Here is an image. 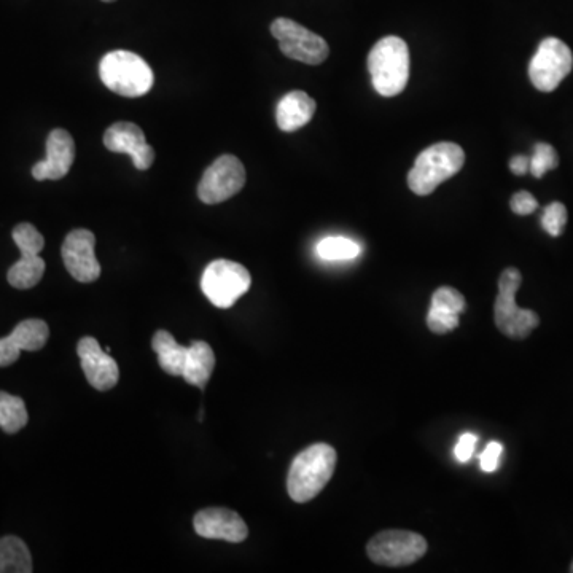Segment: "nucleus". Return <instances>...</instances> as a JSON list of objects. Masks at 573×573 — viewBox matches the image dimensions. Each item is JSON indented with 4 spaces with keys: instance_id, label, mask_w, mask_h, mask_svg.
<instances>
[{
    "instance_id": "1",
    "label": "nucleus",
    "mask_w": 573,
    "mask_h": 573,
    "mask_svg": "<svg viewBox=\"0 0 573 573\" xmlns=\"http://www.w3.org/2000/svg\"><path fill=\"white\" fill-rule=\"evenodd\" d=\"M336 451L327 443H316L303 449L290 465L287 491L290 499L306 503L324 491L336 467Z\"/></svg>"
},
{
    "instance_id": "2",
    "label": "nucleus",
    "mask_w": 573,
    "mask_h": 573,
    "mask_svg": "<svg viewBox=\"0 0 573 573\" xmlns=\"http://www.w3.org/2000/svg\"><path fill=\"white\" fill-rule=\"evenodd\" d=\"M410 48L400 37L379 40L368 55V71L373 86L384 98H394L405 90L410 80Z\"/></svg>"
},
{
    "instance_id": "3",
    "label": "nucleus",
    "mask_w": 573,
    "mask_h": 573,
    "mask_svg": "<svg viewBox=\"0 0 573 573\" xmlns=\"http://www.w3.org/2000/svg\"><path fill=\"white\" fill-rule=\"evenodd\" d=\"M465 152L454 142H440L419 153L408 174L411 191L427 196L464 168Z\"/></svg>"
},
{
    "instance_id": "4",
    "label": "nucleus",
    "mask_w": 573,
    "mask_h": 573,
    "mask_svg": "<svg viewBox=\"0 0 573 573\" xmlns=\"http://www.w3.org/2000/svg\"><path fill=\"white\" fill-rule=\"evenodd\" d=\"M99 75L110 91L125 98H141L155 83L152 67L133 51H110L99 64Z\"/></svg>"
},
{
    "instance_id": "5",
    "label": "nucleus",
    "mask_w": 573,
    "mask_h": 573,
    "mask_svg": "<svg viewBox=\"0 0 573 573\" xmlns=\"http://www.w3.org/2000/svg\"><path fill=\"white\" fill-rule=\"evenodd\" d=\"M523 282L519 269L507 268L499 279V295L494 305V320L503 335L524 340L540 324L537 314L531 309L516 305V293Z\"/></svg>"
},
{
    "instance_id": "6",
    "label": "nucleus",
    "mask_w": 573,
    "mask_h": 573,
    "mask_svg": "<svg viewBox=\"0 0 573 573\" xmlns=\"http://www.w3.org/2000/svg\"><path fill=\"white\" fill-rule=\"evenodd\" d=\"M252 277L246 266L231 260H215L204 269L201 290L212 305L228 309L249 292Z\"/></svg>"
},
{
    "instance_id": "7",
    "label": "nucleus",
    "mask_w": 573,
    "mask_h": 573,
    "mask_svg": "<svg viewBox=\"0 0 573 573\" xmlns=\"http://www.w3.org/2000/svg\"><path fill=\"white\" fill-rule=\"evenodd\" d=\"M13 241L20 249L21 258L8 269V284L15 289L28 290L36 287L45 274V262L40 252L45 246V239L31 223L16 225L12 233Z\"/></svg>"
},
{
    "instance_id": "8",
    "label": "nucleus",
    "mask_w": 573,
    "mask_h": 573,
    "mask_svg": "<svg viewBox=\"0 0 573 573\" xmlns=\"http://www.w3.org/2000/svg\"><path fill=\"white\" fill-rule=\"evenodd\" d=\"M367 553L379 566H411L427 553V542L416 532L382 531L368 542Z\"/></svg>"
},
{
    "instance_id": "9",
    "label": "nucleus",
    "mask_w": 573,
    "mask_h": 573,
    "mask_svg": "<svg viewBox=\"0 0 573 573\" xmlns=\"http://www.w3.org/2000/svg\"><path fill=\"white\" fill-rule=\"evenodd\" d=\"M271 34L287 58L317 66L330 55L328 43L322 37L289 18H277L271 24Z\"/></svg>"
},
{
    "instance_id": "10",
    "label": "nucleus",
    "mask_w": 573,
    "mask_h": 573,
    "mask_svg": "<svg viewBox=\"0 0 573 573\" xmlns=\"http://www.w3.org/2000/svg\"><path fill=\"white\" fill-rule=\"evenodd\" d=\"M573 55L570 48L556 37H548L538 47L529 64V77L538 91L551 93L572 72Z\"/></svg>"
},
{
    "instance_id": "11",
    "label": "nucleus",
    "mask_w": 573,
    "mask_h": 573,
    "mask_svg": "<svg viewBox=\"0 0 573 573\" xmlns=\"http://www.w3.org/2000/svg\"><path fill=\"white\" fill-rule=\"evenodd\" d=\"M244 185V164L234 155H222L204 172L198 185V198L204 204H220L238 195Z\"/></svg>"
},
{
    "instance_id": "12",
    "label": "nucleus",
    "mask_w": 573,
    "mask_h": 573,
    "mask_svg": "<svg viewBox=\"0 0 573 573\" xmlns=\"http://www.w3.org/2000/svg\"><path fill=\"white\" fill-rule=\"evenodd\" d=\"M94 246H96V236L90 230L78 228L67 234L61 247L67 271L75 281L82 284H91L98 281L101 276V265L94 254Z\"/></svg>"
},
{
    "instance_id": "13",
    "label": "nucleus",
    "mask_w": 573,
    "mask_h": 573,
    "mask_svg": "<svg viewBox=\"0 0 573 573\" xmlns=\"http://www.w3.org/2000/svg\"><path fill=\"white\" fill-rule=\"evenodd\" d=\"M106 149L131 156L134 168L147 171L155 163V150L145 139L144 131L129 121H118L104 134Z\"/></svg>"
},
{
    "instance_id": "14",
    "label": "nucleus",
    "mask_w": 573,
    "mask_h": 573,
    "mask_svg": "<svg viewBox=\"0 0 573 573\" xmlns=\"http://www.w3.org/2000/svg\"><path fill=\"white\" fill-rule=\"evenodd\" d=\"M77 354L82 362L86 381L99 392L114 389L120 379L117 362L109 352L102 351L101 344L93 336H85L78 341Z\"/></svg>"
},
{
    "instance_id": "15",
    "label": "nucleus",
    "mask_w": 573,
    "mask_h": 573,
    "mask_svg": "<svg viewBox=\"0 0 573 573\" xmlns=\"http://www.w3.org/2000/svg\"><path fill=\"white\" fill-rule=\"evenodd\" d=\"M199 537L241 543L249 535V527L236 511L228 508H206L196 513L193 519Z\"/></svg>"
},
{
    "instance_id": "16",
    "label": "nucleus",
    "mask_w": 573,
    "mask_h": 573,
    "mask_svg": "<svg viewBox=\"0 0 573 573\" xmlns=\"http://www.w3.org/2000/svg\"><path fill=\"white\" fill-rule=\"evenodd\" d=\"M75 161V142L66 129H53L47 139V158L32 168V177L59 180L66 177Z\"/></svg>"
},
{
    "instance_id": "17",
    "label": "nucleus",
    "mask_w": 573,
    "mask_h": 573,
    "mask_svg": "<svg viewBox=\"0 0 573 573\" xmlns=\"http://www.w3.org/2000/svg\"><path fill=\"white\" fill-rule=\"evenodd\" d=\"M50 328L40 319L23 320L10 335L0 340V367H10L21 351H40L47 344Z\"/></svg>"
},
{
    "instance_id": "18",
    "label": "nucleus",
    "mask_w": 573,
    "mask_h": 573,
    "mask_svg": "<svg viewBox=\"0 0 573 573\" xmlns=\"http://www.w3.org/2000/svg\"><path fill=\"white\" fill-rule=\"evenodd\" d=\"M317 104L305 91H290L276 109L277 126L284 133H293L308 125L316 114Z\"/></svg>"
},
{
    "instance_id": "19",
    "label": "nucleus",
    "mask_w": 573,
    "mask_h": 573,
    "mask_svg": "<svg viewBox=\"0 0 573 573\" xmlns=\"http://www.w3.org/2000/svg\"><path fill=\"white\" fill-rule=\"evenodd\" d=\"M215 368V354L206 341H193L188 347L187 362H185L182 378L191 386L204 389L211 379Z\"/></svg>"
},
{
    "instance_id": "20",
    "label": "nucleus",
    "mask_w": 573,
    "mask_h": 573,
    "mask_svg": "<svg viewBox=\"0 0 573 573\" xmlns=\"http://www.w3.org/2000/svg\"><path fill=\"white\" fill-rule=\"evenodd\" d=\"M152 347L158 355L161 370L166 371L171 376L184 375L188 347L177 343L176 338L168 330H158L153 335Z\"/></svg>"
},
{
    "instance_id": "21",
    "label": "nucleus",
    "mask_w": 573,
    "mask_h": 573,
    "mask_svg": "<svg viewBox=\"0 0 573 573\" xmlns=\"http://www.w3.org/2000/svg\"><path fill=\"white\" fill-rule=\"evenodd\" d=\"M32 558L21 538H0V573H31Z\"/></svg>"
},
{
    "instance_id": "22",
    "label": "nucleus",
    "mask_w": 573,
    "mask_h": 573,
    "mask_svg": "<svg viewBox=\"0 0 573 573\" xmlns=\"http://www.w3.org/2000/svg\"><path fill=\"white\" fill-rule=\"evenodd\" d=\"M28 421V410L23 398L0 390V429L13 435L24 429Z\"/></svg>"
},
{
    "instance_id": "23",
    "label": "nucleus",
    "mask_w": 573,
    "mask_h": 573,
    "mask_svg": "<svg viewBox=\"0 0 573 573\" xmlns=\"http://www.w3.org/2000/svg\"><path fill=\"white\" fill-rule=\"evenodd\" d=\"M316 252L324 262H349L359 257L362 247L344 236H328L317 244Z\"/></svg>"
},
{
    "instance_id": "24",
    "label": "nucleus",
    "mask_w": 573,
    "mask_h": 573,
    "mask_svg": "<svg viewBox=\"0 0 573 573\" xmlns=\"http://www.w3.org/2000/svg\"><path fill=\"white\" fill-rule=\"evenodd\" d=\"M465 306L467 303H465L464 295L453 287H440L437 292L433 293L432 303H430V309L457 314V316L465 311Z\"/></svg>"
},
{
    "instance_id": "25",
    "label": "nucleus",
    "mask_w": 573,
    "mask_h": 573,
    "mask_svg": "<svg viewBox=\"0 0 573 573\" xmlns=\"http://www.w3.org/2000/svg\"><path fill=\"white\" fill-rule=\"evenodd\" d=\"M558 164V152L554 150L553 145L540 142V144L535 145L534 155L531 156V168H529V172H531L532 176L537 177V179H542L546 172L558 168Z\"/></svg>"
},
{
    "instance_id": "26",
    "label": "nucleus",
    "mask_w": 573,
    "mask_h": 573,
    "mask_svg": "<svg viewBox=\"0 0 573 573\" xmlns=\"http://www.w3.org/2000/svg\"><path fill=\"white\" fill-rule=\"evenodd\" d=\"M567 209L562 203H551L545 207L542 215V227L546 233L558 238L566 228Z\"/></svg>"
},
{
    "instance_id": "27",
    "label": "nucleus",
    "mask_w": 573,
    "mask_h": 573,
    "mask_svg": "<svg viewBox=\"0 0 573 573\" xmlns=\"http://www.w3.org/2000/svg\"><path fill=\"white\" fill-rule=\"evenodd\" d=\"M427 327H429L432 333L446 335V333L453 332V330L459 327V316H457V314H448V312L429 309V314H427Z\"/></svg>"
},
{
    "instance_id": "28",
    "label": "nucleus",
    "mask_w": 573,
    "mask_h": 573,
    "mask_svg": "<svg viewBox=\"0 0 573 573\" xmlns=\"http://www.w3.org/2000/svg\"><path fill=\"white\" fill-rule=\"evenodd\" d=\"M503 446L499 441H491L483 454H481V470L486 473H494L500 465V457H502Z\"/></svg>"
},
{
    "instance_id": "29",
    "label": "nucleus",
    "mask_w": 573,
    "mask_h": 573,
    "mask_svg": "<svg viewBox=\"0 0 573 573\" xmlns=\"http://www.w3.org/2000/svg\"><path fill=\"white\" fill-rule=\"evenodd\" d=\"M511 211L518 215H531L532 212L537 211L538 201L529 191H518L513 198H511Z\"/></svg>"
},
{
    "instance_id": "30",
    "label": "nucleus",
    "mask_w": 573,
    "mask_h": 573,
    "mask_svg": "<svg viewBox=\"0 0 573 573\" xmlns=\"http://www.w3.org/2000/svg\"><path fill=\"white\" fill-rule=\"evenodd\" d=\"M476 443L478 437L473 433H464L457 441L456 449H454V456L459 460L460 464H467L468 460L472 459L475 453Z\"/></svg>"
},
{
    "instance_id": "31",
    "label": "nucleus",
    "mask_w": 573,
    "mask_h": 573,
    "mask_svg": "<svg viewBox=\"0 0 573 573\" xmlns=\"http://www.w3.org/2000/svg\"><path fill=\"white\" fill-rule=\"evenodd\" d=\"M531 168V158L529 156L518 155L510 161V169L515 176H524Z\"/></svg>"
},
{
    "instance_id": "32",
    "label": "nucleus",
    "mask_w": 573,
    "mask_h": 573,
    "mask_svg": "<svg viewBox=\"0 0 573 573\" xmlns=\"http://www.w3.org/2000/svg\"><path fill=\"white\" fill-rule=\"evenodd\" d=\"M102 2H115V0H102Z\"/></svg>"
},
{
    "instance_id": "33",
    "label": "nucleus",
    "mask_w": 573,
    "mask_h": 573,
    "mask_svg": "<svg viewBox=\"0 0 573 573\" xmlns=\"http://www.w3.org/2000/svg\"><path fill=\"white\" fill-rule=\"evenodd\" d=\"M570 572H573V562H572V567H570Z\"/></svg>"
}]
</instances>
